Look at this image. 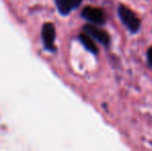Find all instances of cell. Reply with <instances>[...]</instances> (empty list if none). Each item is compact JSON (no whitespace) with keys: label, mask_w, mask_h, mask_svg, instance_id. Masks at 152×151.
I'll return each mask as SVG.
<instances>
[{"label":"cell","mask_w":152,"mask_h":151,"mask_svg":"<svg viewBox=\"0 0 152 151\" xmlns=\"http://www.w3.org/2000/svg\"><path fill=\"white\" fill-rule=\"evenodd\" d=\"M118 16L121 22L132 33H137L141 28V20L127 6L120 4L118 7Z\"/></svg>","instance_id":"cell-1"},{"label":"cell","mask_w":152,"mask_h":151,"mask_svg":"<svg viewBox=\"0 0 152 151\" xmlns=\"http://www.w3.org/2000/svg\"><path fill=\"white\" fill-rule=\"evenodd\" d=\"M82 17L94 25H104L106 23V17L100 8L86 6L82 10Z\"/></svg>","instance_id":"cell-2"},{"label":"cell","mask_w":152,"mask_h":151,"mask_svg":"<svg viewBox=\"0 0 152 151\" xmlns=\"http://www.w3.org/2000/svg\"><path fill=\"white\" fill-rule=\"evenodd\" d=\"M55 35L56 33H55L54 25L52 23H46L42 29V38L46 50L51 51V52L56 51V47L54 44Z\"/></svg>","instance_id":"cell-3"},{"label":"cell","mask_w":152,"mask_h":151,"mask_svg":"<svg viewBox=\"0 0 152 151\" xmlns=\"http://www.w3.org/2000/svg\"><path fill=\"white\" fill-rule=\"evenodd\" d=\"M83 29H84V31L87 33V34H89L92 38H94V39H96L97 42H99L102 44H104V46H108L109 42H110V36H109L108 32L104 30H102V29L98 28V27L94 26L93 25H85L84 27H83Z\"/></svg>","instance_id":"cell-4"},{"label":"cell","mask_w":152,"mask_h":151,"mask_svg":"<svg viewBox=\"0 0 152 151\" xmlns=\"http://www.w3.org/2000/svg\"><path fill=\"white\" fill-rule=\"evenodd\" d=\"M81 2L82 0H55L59 12L63 16H66L75 8L79 7Z\"/></svg>","instance_id":"cell-5"},{"label":"cell","mask_w":152,"mask_h":151,"mask_svg":"<svg viewBox=\"0 0 152 151\" xmlns=\"http://www.w3.org/2000/svg\"><path fill=\"white\" fill-rule=\"evenodd\" d=\"M79 39H80V42L83 44V46L86 48V50H88L92 54L96 55L98 53V49H97V47H96V44H94L93 38L89 34H87L86 32L79 35Z\"/></svg>","instance_id":"cell-6"},{"label":"cell","mask_w":152,"mask_h":151,"mask_svg":"<svg viewBox=\"0 0 152 151\" xmlns=\"http://www.w3.org/2000/svg\"><path fill=\"white\" fill-rule=\"evenodd\" d=\"M147 58H148L149 63H150V65L152 66V47H150L148 49V51H147Z\"/></svg>","instance_id":"cell-7"}]
</instances>
